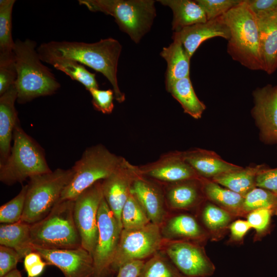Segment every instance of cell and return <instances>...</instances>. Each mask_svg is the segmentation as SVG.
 I'll return each mask as SVG.
<instances>
[{"label":"cell","mask_w":277,"mask_h":277,"mask_svg":"<svg viewBox=\"0 0 277 277\" xmlns=\"http://www.w3.org/2000/svg\"><path fill=\"white\" fill-rule=\"evenodd\" d=\"M122 45L113 38L97 42L51 41L41 44L37 51L42 62L52 65L62 60H72L101 73L111 84L115 99L118 103L125 100L120 89L117 78L118 58Z\"/></svg>","instance_id":"6da1fadb"},{"label":"cell","mask_w":277,"mask_h":277,"mask_svg":"<svg viewBox=\"0 0 277 277\" xmlns=\"http://www.w3.org/2000/svg\"><path fill=\"white\" fill-rule=\"evenodd\" d=\"M36 47V42L30 39L15 41L13 53L17 78L14 86L16 101L19 104L52 95L61 87L51 70L42 63Z\"/></svg>","instance_id":"7a4b0ae2"},{"label":"cell","mask_w":277,"mask_h":277,"mask_svg":"<svg viewBox=\"0 0 277 277\" xmlns=\"http://www.w3.org/2000/svg\"><path fill=\"white\" fill-rule=\"evenodd\" d=\"M222 16L230 30L228 54L233 60L250 70L264 71L258 21L246 0Z\"/></svg>","instance_id":"3957f363"},{"label":"cell","mask_w":277,"mask_h":277,"mask_svg":"<svg viewBox=\"0 0 277 277\" xmlns=\"http://www.w3.org/2000/svg\"><path fill=\"white\" fill-rule=\"evenodd\" d=\"M51 171L43 149L25 132L18 122L14 130L10 153L0 164L1 182L10 186Z\"/></svg>","instance_id":"277c9868"},{"label":"cell","mask_w":277,"mask_h":277,"mask_svg":"<svg viewBox=\"0 0 277 277\" xmlns=\"http://www.w3.org/2000/svg\"><path fill=\"white\" fill-rule=\"evenodd\" d=\"M74 200H60L44 218L31 224L34 246L45 249H74L81 240L73 216Z\"/></svg>","instance_id":"5b68a950"},{"label":"cell","mask_w":277,"mask_h":277,"mask_svg":"<svg viewBox=\"0 0 277 277\" xmlns=\"http://www.w3.org/2000/svg\"><path fill=\"white\" fill-rule=\"evenodd\" d=\"M90 11L112 16L121 31L138 44L156 16L153 0H79Z\"/></svg>","instance_id":"8992f818"},{"label":"cell","mask_w":277,"mask_h":277,"mask_svg":"<svg viewBox=\"0 0 277 277\" xmlns=\"http://www.w3.org/2000/svg\"><path fill=\"white\" fill-rule=\"evenodd\" d=\"M73 173L71 168H57L30 178L21 221L32 224L45 217L60 200Z\"/></svg>","instance_id":"52a82bcc"},{"label":"cell","mask_w":277,"mask_h":277,"mask_svg":"<svg viewBox=\"0 0 277 277\" xmlns=\"http://www.w3.org/2000/svg\"><path fill=\"white\" fill-rule=\"evenodd\" d=\"M123 158L102 144L87 148L71 168L72 177L63 190L60 200H74L84 190L107 177Z\"/></svg>","instance_id":"ba28073f"},{"label":"cell","mask_w":277,"mask_h":277,"mask_svg":"<svg viewBox=\"0 0 277 277\" xmlns=\"http://www.w3.org/2000/svg\"><path fill=\"white\" fill-rule=\"evenodd\" d=\"M164 242L160 226L151 222L138 229H123L110 271L117 272L128 262L151 257L160 251Z\"/></svg>","instance_id":"9c48e42d"},{"label":"cell","mask_w":277,"mask_h":277,"mask_svg":"<svg viewBox=\"0 0 277 277\" xmlns=\"http://www.w3.org/2000/svg\"><path fill=\"white\" fill-rule=\"evenodd\" d=\"M97 228V241L92 254L93 277H103L110 271L123 230L104 197L98 211Z\"/></svg>","instance_id":"30bf717a"},{"label":"cell","mask_w":277,"mask_h":277,"mask_svg":"<svg viewBox=\"0 0 277 277\" xmlns=\"http://www.w3.org/2000/svg\"><path fill=\"white\" fill-rule=\"evenodd\" d=\"M102 181L84 190L74 200L73 216L81 246L92 255L98 237V211L104 198Z\"/></svg>","instance_id":"8fae6325"},{"label":"cell","mask_w":277,"mask_h":277,"mask_svg":"<svg viewBox=\"0 0 277 277\" xmlns=\"http://www.w3.org/2000/svg\"><path fill=\"white\" fill-rule=\"evenodd\" d=\"M165 249L167 256L186 277H209L215 271V265L199 243L169 240Z\"/></svg>","instance_id":"7c38bea8"},{"label":"cell","mask_w":277,"mask_h":277,"mask_svg":"<svg viewBox=\"0 0 277 277\" xmlns=\"http://www.w3.org/2000/svg\"><path fill=\"white\" fill-rule=\"evenodd\" d=\"M142 175L140 167L123 158L118 167L102 181L104 197L122 228L123 207L130 193L134 181Z\"/></svg>","instance_id":"4fadbf2b"},{"label":"cell","mask_w":277,"mask_h":277,"mask_svg":"<svg viewBox=\"0 0 277 277\" xmlns=\"http://www.w3.org/2000/svg\"><path fill=\"white\" fill-rule=\"evenodd\" d=\"M34 248L48 265L57 267L65 277H93V256L82 246L74 249Z\"/></svg>","instance_id":"5bb4252c"},{"label":"cell","mask_w":277,"mask_h":277,"mask_svg":"<svg viewBox=\"0 0 277 277\" xmlns=\"http://www.w3.org/2000/svg\"><path fill=\"white\" fill-rule=\"evenodd\" d=\"M254 106L252 114L267 143L277 142V86L268 84L252 93Z\"/></svg>","instance_id":"9a60e30c"},{"label":"cell","mask_w":277,"mask_h":277,"mask_svg":"<svg viewBox=\"0 0 277 277\" xmlns=\"http://www.w3.org/2000/svg\"><path fill=\"white\" fill-rule=\"evenodd\" d=\"M140 168L143 175L167 182L177 183L201 177L179 152L165 155L156 162Z\"/></svg>","instance_id":"2e32d148"},{"label":"cell","mask_w":277,"mask_h":277,"mask_svg":"<svg viewBox=\"0 0 277 277\" xmlns=\"http://www.w3.org/2000/svg\"><path fill=\"white\" fill-rule=\"evenodd\" d=\"M173 35L182 43L186 53L191 58L199 46L205 41L214 37L228 40L230 30L222 16L183 28Z\"/></svg>","instance_id":"e0dca14e"},{"label":"cell","mask_w":277,"mask_h":277,"mask_svg":"<svg viewBox=\"0 0 277 277\" xmlns=\"http://www.w3.org/2000/svg\"><path fill=\"white\" fill-rule=\"evenodd\" d=\"M181 154L200 177L205 179L211 180L243 168L223 160L212 151L195 149L181 152Z\"/></svg>","instance_id":"ac0fdd59"},{"label":"cell","mask_w":277,"mask_h":277,"mask_svg":"<svg viewBox=\"0 0 277 277\" xmlns=\"http://www.w3.org/2000/svg\"><path fill=\"white\" fill-rule=\"evenodd\" d=\"M17 91L14 85L0 95V164L8 157L14 128L19 122L15 107Z\"/></svg>","instance_id":"d6986e66"},{"label":"cell","mask_w":277,"mask_h":277,"mask_svg":"<svg viewBox=\"0 0 277 277\" xmlns=\"http://www.w3.org/2000/svg\"><path fill=\"white\" fill-rule=\"evenodd\" d=\"M255 16L264 71L271 74L277 69V12Z\"/></svg>","instance_id":"ffe728a7"},{"label":"cell","mask_w":277,"mask_h":277,"mask_svg":"<svg viewBox=\"0 0 277 277\" xmlns=\"http://www.w3.org/2000/svg\"><path fill=\"white\" fill-rule=\"evenodd\" d=\"M130 192L138 200L150 222L160 226L166 213L163 197L159 189L142 175L134 181Z\"/></svg>","instance_id":"44dd1931"},{"label":"cell","mask_w":277,"mask_h":277,"mask_svg":"<svg viewBox=\"0 0 277 277\" xmlns=\"http://www.w3.org/2000/svg\"><path fill=\"white\" fill-rule=\"evenodd\" d=\"M161 231L162 234L169 240H185L200 243L209 237L197 220L187 214L171 217Z\"/></svg>","instance_id":"7402d4cb"},{"label":"cell","mask_w":277,"mask_h":277,"mask_svg":"<svg viewBox=\"0 0 277 277\" xmlns=\"http://www.w3.org/2000/svg\"><path fill=\"white\" fill-rule=\"evenodd\" d=\"M173 42L164 47L160 55L167 62L166 90L175 82L189 76L190 59L180 39L172 35Z\"/></svg>","instance_id":"603a6c76"},{"label":"cell","mask_w":277,"mask_h":277,"mask_svg":"<svg viewBox=\"0 0 277 277\" xmlns=\"http://www.w3.org/2000/svg\"><path fill=\"white\" fill-rule=\"evenodd\" d=\"M204 197L211 203L229 211L234 216H245L242 210L244 196L221 187L210 179L201 177Z\"/></svg>","instance_id":"cb8c5ba5"},{"label":"cell","mask_w":277,"mask_h":277,"mask_svg":"<svg viewBox=\"0 0 277 277\" xmlns=\"http://www.w3.org/2000/svg\"><path fill=\"white\" fill-rule=\"evenodd\" d=\"M172 10V29L177 32L184 27L207 21L205 13L195 1H157Z\"/></svg>","instance_id":"d4e9b609"},{"label":"cell","mask_w":277,"mask_h":277,"mask_svg":"<svg viewBox=\"0 0 277 277\" xmlns=\"http://www.w3.org/2000/svg\"><path fill=\"white\" fill-rule=\"evenodd\" d=\"M30 226L20 221L12 224H1L0 226V245L14 249L22 259L29 253L35 251L32 243Z\"/></svg>","instance_id":"484cf974"},{"label":"cell","mask_w":277,"mask_h":277,"mask_svg":"<svg viewBox=\"0 0 277 277\" xmlns=\"http://www.w3.org/2000/svg\"><path fill=\"white\" fill-rule=\"evenodd\" d=\"M200 179L174 183L167 194L170 207L185 210L197 205L204 196Z\"/></svg>","instance_id":"4316f807"},{"label":"cell","mask_w":277,"mask_h":277,"mask_svg":"<svg viewBox=\"0 0 277 277\" xmlns=\"http://www.w3.org/2000/svg\"><path fill=\"white\" fill-rule=\"evenodd\" d=\"M166 90L181 104L185 113L195 119L202 117L206 106L195 94L189 76L175 82Z\"/></svg>","instance_id":"83f0119b"},{"label":"cell","mask_w":277,"mask_h":277,"mask_svg":"<svg viewBox=\"0 0 277 277\" xmlns=\"http://www.w3.org/2000/svg\"><path fill=\"white\" fill-rule=\"evenodd\" d=\"M264 169L262 166L247 167L216 176L211 180L244 196L256 187V176Z\"/></svg>","instance_id":"f1b7e54d"},{"label":"cell","mask_w":277,"mask_h":277,"mask_svg":"<svg viewBox=\"0 0 277 277\" xmlns=\"http://www.w3.org/2000/svg\"><path fill=\"white\" fill-rule=\"evenodd\" d=\"M235 217L229 211L209 201L202 210L201 219L206 231L212 239L221 237Z\"/></svg>","instance_id":"f546056e"},{"label":"cell","mask_w":277,"mask_h":277,"mask_svg":"<svg viewBox=\"0 0 277 277\" xmlns=\"http://www.w3.org/2000/svg\"><path fill=\"white\" fill-rule=\"evenodd\" d=\"M138 277H186L160 251L145 262Z\"/></svg>","instance_id":"4dcf8cb0"},{"label":"cell","mask_w":277,"mask_h":277,"mask_svg":"<svg viewBox=\"0 0 277 277\" xmlns=\"http://www.w3.org/2000/svg\"><path fill=\"white\" fill-rule=\"evenodd\" d=\"M121 221L123 229L126 230L138 229L151 222L145 210L131 192L123 207Z\"/></svg>","instance_id":"1f68e13d"},{"label":"cell","mask_w":277,"mask_h":277,"mask_svg":"<svg viewBox=\"0 0 277 277\" xmlns=\"http://www.w3.org/2000/svg\"><path fill=\"white\" fill-rule=\"evenodd\" d=\"M15 0L0 1V55L13 54L15 42L12 36V13Z\"/></svg>","instance_id":"d6a6232c"},{"label":"cell","mask_w":277,"mask_h":277,"mask_svg":"<svg viewBox=\"0 0 277 277\" xmlns=\"http://www.w3.org/2000/svg\"><path fill=\"white\" fill-rule=\"evenodd\" d=\"M56 69L60 70L72 80L82 84L88 91L98 88L95 73L88 71L81 64L72 60H62L52 65Z\"/></svg>","instance_id":"836d02e7"},{"label":"cell","mask_w":277,"mask_h":277,"mask_svg":"<svg viewBox=\"0 0 277 277\" xmlns=\"http://www.w3.org/2000/svg\"><path fill=\"white\" fill-rule=\"evenodd\" d=\"M277 195L267 190L255 187L244 196L242 210L245 216L260 208H269L276 212Z\"/></svg>","instance_id":"e575fe53"},{"label":"cell","mask_w":277,"mask_h":277,"mask_svg":"<svg viewBox=\"0 0 277 277\" xmlns=\"http://www.w3.org/2000/svg\"><path fill=\"white\" fill-rule=\"evenodd\" d=\"M27 185L23 186L19 192L0 207V223L12 224L21 221L23 213Z\"/></svg>","instance_id":"d590c367"},{"label":"cell","mask_w":277,"mask_h":277,"mask_svg":"<svg viewBox=\"0 0 277 277\" xmlns=\"http://www.w3.org/2000/svg\"><path fill=\"white\" fill-rule=\"evenodd\" d=\"M204 11L207 21L222 16L243 0H196Z\"/></svg>","instance_id":"8d00e7d4"},{"label":"cell","mask_w":277,"mask_h":277,"mask_svg":"<svg viewBox=\"0 0 277 277\" xmlns=\"http://www.w3.org/2000/svg\"><path fill=\"white\" fill-rule=\"evenodd\" d=\"M16 78L14 53L0 55V95L14 85Z\"/></svg>","instance_id":"74e56055"},{"label":"cell","mask_w":277,"mask_h":277,"mask_svg":"<svg viewBox=\"0 0 277 277\" xmlns=\"http://www.w3.org/2000/svg\"><path fill=\"white\" fill-rule=\"evenodd\" d=\"M92 96V104L96 110L104 114L111 113L114 109L113 100L115 98L113 90L92 89L89 91Z\"/></svg>","instance_id":"f35d334b"},{"label":"cell","mask_w":277,"mask_h":277,"mask_svg":"<svg viewBox=\"0 0 277 277\" xmlns=\"http://www.w3.org/2000/svg\"><path fill=\"white\" fill-rule=\"evenodd\" d=\"M273 211L269 208H260L253 210L246 215V221L251 228L260 234L268 227Z\"/></svg>","instance_id":"ab89813d"},{"label":"cell","mask_w":277,"mask_h":277,"mask_svg":"<svg viewBox=\"0 0 277 277\" xmlns=\"http://www.w3.org/2000/svg\"><path fill=\"white\" fill-rule=\"evenodd\" d=\"M21 260V256L14 249L0 245V277L16 269Z\"/></svg>","instance_id":"60d3db41"},{"label":"cell","mask_w":277,"mask_h":277,"mask_svg":"<svg viewBox=\"0 0 277 277\" xmlns=\"http://www.w3.org/2000/svg\"><path fill=\"white\" fill-rule=\"evenodd\" d=\"M255 186L277 195V168L262 170L256 176Z\"/></svg>","instance_id":"b9f144b4"},{"label":"cell","mask_w":277,"mask_h":277,"mask_svg":"<svg viewBox=\"0 0 277 277\" xmlns=\"http://www.w3.org/2000/svg\"><path fill=\"white\" fill-rule=\"evenodd\" d=\"M255 16L277 12V0H246Z\"/></svg>","instance_id":"7bdbcfd3"},{"label":"cell","mask_w":277,"mask_h":277,"mask_svg":"<svg viewBox=\"0 0 277 277\" xmlns=\"http://www.w3.org/2000/svg\"><path fill=\"white\" fill-rule=\"evenodd\" d=\"M251 228L246 220L239 219L232 222L228 227L231 240L233 242L241 241Z\"/></svg>","instance_id":"ee69618b"},{"label":"cell","mask_w":277,"mask_h":277,"mask_svg":"<svg viewBox=\"0 0 277 277\" xmlns=\"http://www.w3.org/2000/svg\"><path fill=\"white\" fill-rule=\"evenodd\" d=\"M144 263V261L137 260L124 264L118 270L116 277H138Z\"/></svg>","instance_id":"f6af8a7d"},{"label":"cell","mask_w":277,"mask_h":277,"mask_svg":"<svg viewBox=\"0 0 277 277\" xmlns=\"http://www.w3.org/2000/svg\"><path fill=\"white\" fill-rule=\"evenodd\" d=\"M41 255L36 251L32 252L28 254L24 260V266L25 270L43 261Z\"/></svg>","instance_id":"bcb514c9"},{"label":"cell","mask_w":277,"mask_h":277,"mask_svg":"<svg viewBox=\"0 0 277 277\" xmlns=\"http://www.w3.org/2000/svg\"><path fill=\"white\" fill-rule=\"evenodd\" d=\"M48 265L47 262L44 261L36 264L26 270L28 277H37L44 271L45 267Z\"/></svg>","instance_id":"7dc6e473"},{"label":"cell","mask_w":277,"mask_h":277,"mask_svg":"<svg viewBox=\"0 0 277 277\" xmlns=\"http://www.w3.org/2000/svg\"><path fill=\"white\" fill-rule=\"evenodd\" d=\"M2 277H22L21 272L16 269L10 271Z\"/></svg>","instance_id":"c3c4849f"},{"label":"cell","mask_w":277,"mask_h":277,"mask_svg":"<svg viewBox=\"0 0 277 277\" xmlns=\"http://www.w3.org/2000/svg\"><path fill=\"white\" fill-rule=\"evenodd\" d=\"M277 213V206H276V212L275 213Z\"/></svg>","instance_id":"681fc988"}]
</instances>
